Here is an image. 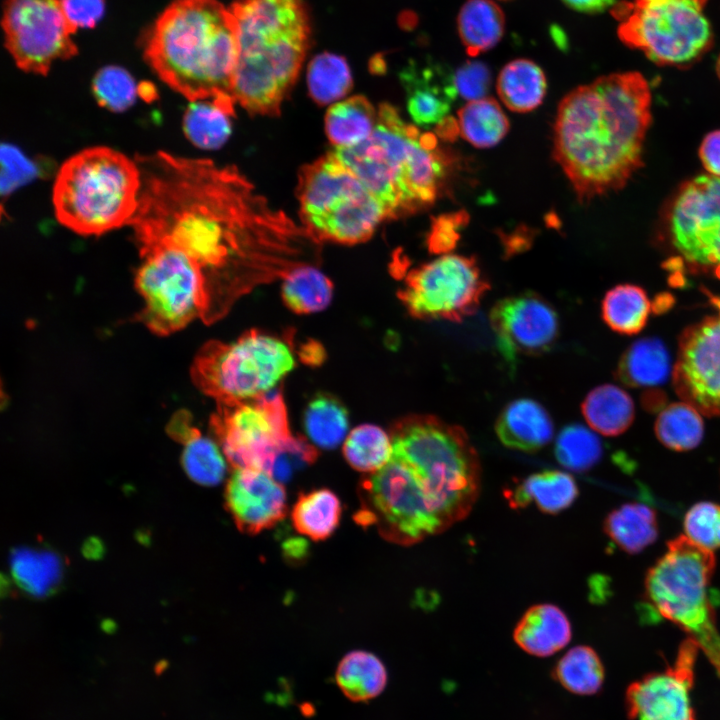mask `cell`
I'll return each mask as SVG.
<instances>
[{
	"mask_svg": "<svg viewBox=\"0 0 720 720\" xmlns=\"http://www.w3.org/2000/svg\"><path fill=\"white\" fill-rule=\"evenodd\" d=\"M491 81L490 69L480 61H467L454 74V84L458 96L467 101L486 97Z\"/></svg>",
	"mask_w": 720,
	"mask_h": 720,
	"instance_id": "cell-48",
	"label": "cell"
},
{
	"mask_svg": "<svg viewBox=\"0 0 720 720\" xmlns=\"http://www.w3.org/2000/svg\"><path fill=\"white\" fill-rule=\"evenodd\" d=\"M335 680L348 699L366 702L384 691L388 674L384 663L376 655L364 650H353L338 663Z\"/></svg>",
	"mask_w": 720,
	"mask_h": 720,
	"instance_id": "cell-33",
	"label": "cell"
},
{
	"mask_svg": "<svg viewBox=\"0 0 720 720\" xmlns=\"http://www.w3.org/2000/svg\"><path fill=\"white\" fill-rule=\"evenodd\" d=\"M574 478L566 472L549 470L532 474L504 492L509 505L514 509L534 503L548 514H557L567 509L578 496Z\"/></svg>",
	"mask_w": 720,
	"mask_h": 720,
	"instance_id": "cell-26",
	"label": "cell"
},
{
	"mask_svg": "<svg viewBox=\"0 0 720 720\" xmlns=\"http://www.w3.org/2000/svg\"><path fill=\"white\" fill-rule=\"evenodd\" d=\"M63 561L54 551L18 547L10 555V569L16 584L34 597L54 593L63 576Z\"/></svg>",
	"mask_w": 720,
	"mask_h": 720,
	"instance_id": "cell-28",
	"label": "cell"
},
{
	"mask_svg": "<svg viewBox=\"0 0 720 720\" xmlns=\"http://www.w3.org/2000/svg\"><path fill=\"white\" fill-rule=\"evenodd\" d=\"M667 547L647 573L646 600L658 615L687 632L720 672V633L708 593L716 565L713 551L683 535Z\"/></svg>",
	"mask_w": 720,
	"mask_h": 720,
	"instance_id": "cell-8",
	"label": "cell"
},
{
	"mask_svg": "<svg viewBox=\"0 0 720 720\" xmlns=\"http://www.w3.org/2000/svg\"><path fill=\"white\" fill-rule=\"evenodd\" d=\"M457 28L468 55L477 56L501 40L505 17L492 0H467L459 11Z\"/></svg>",
	"mask_w": 720,
	"mask_h": 720,
	"instance_id": "cell-34",
	"label": "cell"
},
{
	"mask_svg": "<svg viewBox=\"0 0 720 720\" xmlns=\"http://www.w3.org/2000/svg\"><path fill=\"white\" fill-rule=\"evenodd\" d=\"M716 72H717V75H718V77H719V79H720V55H719V57H718L717 64H716Z\"/></svg>",
	"mask_w": 720,
	"mask_h": 720,
	"instance_id": "cell-55",
	"label": "cell"
},
{
	"mask_svg": "<svg viewBox=\"0 0 720 720\" xmlns=\"http://www.w3.org/2000/svg\"><path fill=\"white\" fill-rule=\"evenodd\" d=\"M699 158L708 174L720 177V129L711 131L703 138Z\"/></svg>",
	"mask_w": 720,
	"mask_h": 720,
	"instance_id": "cell-51",
	"label": "cell"
},
{
	"mask_svg": "<svg viewBox=\"0 0 720 720\" xmlns=\"http://www.w3.org/2000/svg\"><path fill=\"white\" fill-rule=\"evenodd\" d=\"M496 89L502 103L518 113L536 109L546 94L547 82L542 69L528 59H515L500 71Z\"/></svg>",
	"mask_w": 720,
	"mask_h": 720,
	"instance_id": "cell-32",
	"label": "cell"
},
{
	"mask_svg": "<svg viewBox=\"0 0 720 720\" xmlns=\"http://www.w3.org/2000/svg\"><path fill=\"white\" fill-rule=\"evenodd\" d=\"M709 0H632L618 2L612 15L618 36L661 66L688 68L713 44L704 9Z\"/></svg>",
	"mask_w": 720,
	"mask_h": 720,
	"instance_id": "cell-11",
	"label": "cell"
},
{
	"mask_svg": "<svg viewBox=\"0 0 720 720\" xmlns=\"http://www.w3.org/2000/svg\"><path fill=\"white\" fill-rule=\"evenodd\" d=\"M2 28L5 46L25 72L47 75L57 60L78 53L60 0H5Z\"/></svg>",
	"mask_w": 720,
	"mask_h": 720,
	"instance_id": "cell-17",
	"label": "cell"
},
{
	"mask_svg": "<svg viewBox=\"0 0 720 720\" xmlns=\"http://www.w3.org/2000/svg\"><path fill=\"white\" fill-rule=\"evenodd\" d=\"M294 365L285 342L252 330L232 343H207L191 374L195 385L217 403L234 404L267 393Z\"/></svg>",
	"mask_w": 720,
	"mask_h": 720,
	"instance_id": "cell-12",
	"label": "cell"
},
{
	"mask_svg": "<svg viewBox=\"0 0 720 720\" xmlns=\"http://www.w3.org/2000/svg\"><path fill=\"white\" fill-rule=\"evenodd\" d=\"M495 431L504 446L532 453L551 441L554 425L549 413L537 401L517 399L503 408Z\"/></svg>",
	"mask_w": 720,
	"mask_h": 720,
	"instance_id": "cell-23",
	"label": "cell"
},
{
	"mask_svg": "<svg viewBox=\"0 0 720 720\" xmlns=\"http://www.w3.org/2000/svg\"><path fill=\"white\" fill-rule=\"evenodd\" d=\"M236 100L232 96L193 101L183 118L185 136L202 149H217L232 132Z\"/></svg>",
	"mask_w": 720,
	"mask_h": 720,
	"instance_id": "cell-27",
	"label": "cell"
},
{
	"mask_svg": "<svg viewBox=\"0 0 720 720\" xmlns=\"http://www.w3.org/2000/svg\"><path fill=\"white\" fill-rule=\"evenodd\" d=\"M656 240L672 277L720 280V177L707 173L682 182L661 208Z\"/></svg>",
	"mask_w": 720,
	"mask_h": 720,
	"instance_id": "cell-10",
	"label": "cell"
},
{
	"mask_svg": "<svg viewBox=\"0 0 720 720\" xmlns=\"http://www.w3.org/2000/svg\"><path fill=\"white\" fill-rule=\"evenodd\" d=\"M103 552L102 544L97 539H89L84 545V553L89 558H97Z\"/></svg>",
	"mask_w": 720,
	"mask_h": 720,
	"instance_id": "cell-54",
	"label": "cell"
},
{
	"mask_svg": "<svg viewBox=\"0 0 720 720\" xmlns=\"http://www.w3.org/2000/svg\"><path fill=\"white\" fill-rule=\"evenodd\" d=\"M352 82L348 63L339 55L321 53L309 63L308 91L317 104L325 105L340 101L351 90Z\"/></svg>",
	"mask_w": 720,
	"mask_h": 720,
	"instance_id": "cell-42",
	"label": "cell"
},
{
	"mask_svg": "<svg viewBox=\"0 0 720 720\" xmlns=\"http://www.w3.org/2000/svg\"><path fill=\"white\" fill-rule=\"evenodd\" d=\"M358 492L354 520L389 542L409 546L446 530L412 470L398 459L365 477Z\"/></svg>",
	"mask_w": 720,
	"mask_h": 720,
	"instance_id": "cell-14",
	"label": "cell"
},
{
	"mask_svg": "<svg viewBox=\"0 0 720 720\" xmlns=\"http://www.w3.org/2000/svg\"><path fill=\"white\" fill-rule=\"evenodd\" d=\"M686 536L702 548H720V506L712 502L693 505L685 515Z\"/></svg>",
	"mask_w": 720,
	"mask_h": 720,
	"instance_id": "cell-47",
	"label": "cell"
},
{
	"mask_svg": "<svg viewBox=\"0 0 720 720\" xmlns=\"http://www.w3.org/2000/svg\"><path fill=\"white\" fill-rule=\"evenodd\" d=\"M700 647L685 639L672 666L631 683L625 694L630 720H696L690 692Z\"/></svg>",
	"mask_w": 720,
	"mask_h": 720,
	"instance_id": "cell-19",
	"label": "cell"
},
{
	"mask_svg": "<svg viewBox=\"0 0 720 720\" xmlns=\"http://www.w3.org/2000/svg\"><path fill=\"white\" fill-rule=\"evenodd\" d=\"M332 294V282L312 266L298 265L284 274L282 298L296 313L307 314L323 310L330 303Z\"/></svg>",
	"mask_w": 720,
	"mask_h": 720,
	"instance_id": "cell-39",
	"label": "cell"
},
{
	"mask_svg": "<svg viewBox=\"0 0 720 720\" xmlns=\"http://www.w3.org/2000/svg\"><path fill=\"white\" fill-rule=\"evenodd\" d=\"M2 166L6 171L2 176L3 193L12 192L36 173V167L11 145L2 147Z\"/></svg>",
	"mask_w": 720,
	"mask_h": 720,
	"instance_id": "cell-49",
	"label": "cell"
},
{
	"mask_svg": "<svg viewBox=\"0 0 720 720\" xmlns=\"http://www.w3.org/2000/svg\"><path fill=\"white\" fill-rule=\"evenodd\" d=\"M581 411L588 425L604 436L624 433L635 417L633 399L613 384L600 385L591 390L582 402Z\"/></svg>",
	"mask_w": 720,
	"mask_h": 720,
	"instance_id": "cell-31",
	"label": "cell"
},
{
	"mask_svg": "<svg viewBox=\"0 0 720 720\" xmlns=\"http://www.w3.org/2000/svg\"><path fill=\"white\" fill-rule=\"evenodd\" d=\"M63 11L70 24L77 30L92 28L102 18L105 10L104 0H60Z\"/></svg>",
	"mask_w": 720,
	"mask_h": 720,
	"instance_id": "cell-50",
	"label": "cell"
},
{
	"mask_svg": "<svg viewBox=\"0 0 720 720\" xmlns=\"http://www.w3.org/2000/svg\"><path fill=\"white\" fill-rule=\"evenodd\" d=\"M238 58L232 95L248 112L275 115L310 45L305 0H234Z\"/></svg>",
	"mask_w": 720,
	"mask_h": 720,
	"instance_id": "cell-5",
	"label": "cell"
},
{
	"mask_svg": "<svg viewBox=\"0 0 720 720\" xmlns=\"http://www.w3.org/2000/svg\"><path fill=\"white\" fill-rule=\"evenodd\" d=\"M322 354L323 351L317 344H308L305 348L303 347L301 351L302 359L310 363H319L322 359Z\"/></svg>",
	"mask_w": 720,
	"mask_h": 720,
	"instance_id": "cell-53",
	"label": "cell"
},
{
	"mask_svg": "<svg viewBox=\"0 0 720 720\" xmlns=\"http://www.w3.org/2000/svg\"><path fill=\"white\" fill-rule=\"evenodd\" d=\"M489 289L473 257L443 254L412 269L398 297L415 318L461 322L475 313Z\"/></svg>",
	"mask_w": 720,
	"mask_h": 720,
	"instance_id": "cell-16",
	"label": "cell"
},
{
	"mask_svg": "<svg viewBox=\"0 0 720 720\" xmlns=\"http://www.w3.org/2000/svg\"><path fill=\"white\" fill-rule=\"evenodd\" d=\"M377 120L378 110L365 97L357 95L329 107L325 130L335 148H350L370 137Z\"/></svg>",
	"mask_w": 720,
	"mask_h": 720,
	"instance_id": "cell-30",
	"label": "cell"
},
{
	"mask_svg": "<svg viewBox=\"0 0 720 720\" xmlns=\"http://www.w3.org/2000/svg\"><path fill=\"white\" fill-rule=\"evenodd\" d=\"M211 426L234 469L270 474L277 456L293 440L281 393L263 394L234 404L218 403Z\"/></svg>",
	"mask_w": 720,
	"mask_h": 720,
	"instance_id": "cell-15",
	"label": "cell"
},
{
	"mask_svg": "<svg viewBox=\"0 0 720 720\" xmlns=\"http://www.w3.org/2000/svg\"><path fill=\"white\" fill-rule=\"evenodd\" d=\"M140 188L135 160L110 147H89L68 158L57 172L55 216L77 234L101 235L129 224Z\"/></svg>",
	"mask_w": 720,
	"mask_h": 720,
	"instance_id": "cell-7",
	"label": "cell"
},
{
	"mask_svg": "<svg viewBox=\"0 0 720 720\" xmlns=\"http://www.w3.org/2000/svg\"><path fill=\"white\" fill-rule=\"evenodd\" d=\"M490 325L499 352L513 364L521 356H536L551 349L559 332L553 306L542 296L524 292L496 302Z\"/></svg>",
	"mask_w": 720,
	"mask_h": 720,
	"instance_id": "cell-20",
	"label": "cell"
},
{
	"mask_svg": "<svg viewBox=\"0 0 720 720\" xmlns=\"http://www.w3.org/2000/svg\"><path fill=\"white\" fill-rule=\"evenodd\" d=\"M571 637L568 617L558 606L549 603L528 608L513 630L515 643L537 657L555 654L570 642Z\"/></svg>",
	"mask_w": 720,
	"mask_h": 720,
	"instance_id": "cell-24",
	"label": "cell"
},
{
	"mask_svg": "<svg viewBox=\"0 0 720 720\" xmlns=\"http://www.w3.org/2000/svg\"><path fill=\"white\" fill-rule=\"evenodd\" d=\"M391 439L392 458L412 470L446 530L463 520L481 482L479 457L465 430L432 415H416L400 420Z\"/></svg>",
	"mask_w": 720,
	"mask_h": 720,
	"instance_id": "cell-6",
	"label": "cell"
},
{
	"mask_svg": "<svg viewBox=\"0 0 720 720\" xmlns=\"http://www.w3.org/2000/svg\"><path fill=\"white\" fill-rule=\"evenodd\" d=\"M605 670L596 651L586 645L568 650L555 664L552 677L563 688L577 695L597 693L604 682Z\"/></svg>",
	"mask_w": 720,
	"mask_h": 720,
	"instance_id": "cell-40",
	"label": "cell"
},
{
	"mask_svg": "<svg viewBox=\"0 0 720 720\" xmlns=\"http://www.w3.org/2000/svg\"><path fill=\"white\" fill-rule=\"evenodd\" d=\"M343 454L355 470L376 472L392 459V439L380 427L363 424L354 428L347 436Z\"/></svg>",
	"mask_w": 720,
	"mask_h": 720,
	"instance_id": "cell-44",
	"label": "cell"
},
{
	"mask_svg": "<svg viewBox=\"0 0 720 720\" xmlns=\"http://www.w3.org/2000/svg\"><path fill=\"white\" fill-rule=\"evenodd\" d=\"M652 95L639 72L612 73L559 103L553 158L579 202L622 189L642 166Z\"/></svg>",
	"mask_w": 720,
	"mask_h": 720,
	"instance_id": "cell-2",
	"label": "cell"
},
{
	"mask_svg": "<svg viewBox=\"0 0 720 720\" xmlns=\"http://www.w3.org/2000/svg\"><path fill=\"white\" fill-rule=\"evenodd\" d=\"M135 284L145 301L136 316L152 332L168 335L201 317L208 321L209 294L199 265L182 250L157 246L140 252Z\"/></svg>",
	"mask_w": 720,
	"mask_h": 720,
	"instance_id": "cell-13",
	"label": "cell"
},
{
	"mask_svg": "<svg viewBox=\"0 0 720 720\" xmlns=\"http://www.w3.org/2000/svg\"><path fill=\"white\" fill-rule=\"evenodd\" d=\"M342 505L327 488L302 493L295 502L291 519L294 528L314 541L327 539L339 525Z\"/></svg>",
	"mask_w": 720,
	"mask_h": 720,
	"instance_id": "cell-37",
	"label": "cell"
},
{
	"mask_svg": "<svg viewBox=\"0 0 720 720\" xmlns=\"http://www.w3.org/2000/svg\"><path fill=\"white\" fill-rule=\"evenodd\" d=\"M652 304L645 290L633 284H621L608 290L601 304L604 322L613 331L634 335L646 325Z\"/></svg>",
	"mask_w": 720,
	"mask_h": 720,
	"instance_id": "cell-38",
	"label": "cell"
},
{
	"mask_svg": "<svg viewBox=\"0 0 720 720\" xmlns=\"http://www.w3.org/2000/svg\"><path fill=\"white\" fill-rule=\"evenodd\" d=\"M603 527L609 538L630 554L641 552L658 536L656 512L641 503H628L613 510Z\"/></svg>",
	"mask_w": 720,
	"mask_h": 720,
	"instance_id": "cell-35",
	"label": "cell"
},
{
	"mask_svg": "<svg viewBox=\"0 0 720 720\" xmlns=\"http://www.w3.org/2000/svg\"><path fill=\"white\" fill-rule=\"evenodd\" d=\"M671 371L670 356L663 342L655 337L642 338L623 353L617 378L630 387H651L664 383Z\"/></svg>",
	"mask_w": 720,
	"mask_h": 720,
	"instance_id": "cell-29",
	"label": "cell"
},
{
	"mask_svg": "<svg viewBox=\"0 0 720 720\" xmlns=\"http://www.w3.org/2000/svg\"><path fill=\"white\" fill-rule=\"evenodd\" d=\"M92 91L100 106L112 112H123L134 104L138 88L129 72L108 65L96 73Z\"/></svg>",
	"mask_w": 720,
	"mask_h": 720,
	"instance_id": "cell-46",
	"label": "cell"
},
{
	"mask_svg": "<svg viewBox=\"0 0 720 720\" xmlns=\"http://www.w3.org/2000/svg\"><path fill=\"white\" fill-rule=\"evenodd\" d=\"M701 413L692 405L681 401L662 409L655 421V434L667 448L688 451L696 448L704 435Z\"/></svg>",
	"mask_w": 720,
	"mask_h": 720,
	"instance_id": "cell-41",
	"label": "cell"
},
{
	"mask_svg": "<svg viewBox=\"0 0 720 720\" xmlns=\"http://www.w3.org/2000/svg\"><path fill=\"white\" fill-rule=\"evenodd\" d=\"M348 413L335 398L318 395L304 413V428L310 440L318 447L332 449L344 439L348 430Z\"/></svg>",
	"mask_w": 720,
	"mask_h": 720,
	"instance_id": "cell-43",
	"label": "cell"
},
{
	"mask_svg": "<svg viewBox=\"0 0 720 720\" xmlns=\"http://www.w3.org/2000/svg\"><path fill=\"white\" fill-rule=\"evenodd\" d=\"M568 7L583 13H599L615 5L617 0H562Z\"/></svg>",
	"mask_w": 720,
	"mask_h": 720,
	"instance_id": "cell-52",
	"label": "cell"
},
{
	"mask_svg": "<svg viewBox=\"0 0 720 720\" xmlns=\"http://www.w3.org/2000/svg\"><path fill=\"white\" fill-rule=\"evenodd\" d=\"M407 110L415 124L435 128L448 118L458 96L454 75L437 63L409 64L400 73Z\"/></svg>",
	"mask_w": 720,
	"mask_h": 720,
	"instance_id": "cell-22",
	"label": "cell"
},
{
	"mask_svg": "<svg viewBox=\"0 0 720 720\" xmlns=\"http://www.w3.org/2000/svg\"><path fill=\"white\" fill-rule=\"evenodd\" d=\"M146 62L190 102L232 96L238 58L230 8L218 0H175L143 39Z\"/></svg>",
	"mask_w": 720,
	"mask_h": 720,
	"instance_id": "cell-3",
	"label": "cell"
},
{
	"mask_svg": "<svg viewBox=\"0 0 720 720\" xmlns=\"http://www.w3.org/2000/svg\"><path fill=\"white\" fill-rule=\"evenodd\" d=\"M297 194L304 231L315 240L360 243L389 218L382 203L332 152L302 169Z\"/></svg>",
	"mask_w": 720,
	"mask_h": 720,
	"instance_id": "cell-9",
	"label": "cell"
},
{
	"mask_svg": "<svg viewBox=\"0 0 720 720\" xmlns=\"http://www.w3.org/2000/svg\"><path fill=\"white\" fill-rule=\"evenodd\" d=\"M708 298L715 312L682 332L672 376L682 401L714 417L720 416V297Z\"/></svg>",
	"mask_w": 720,
	"mask_h": 720,
	"instance_id": "cell-18",
	"label": "cell"
},
{
	"mask_svg": "<svg viewBox=\"0 0 720 720\" xmlns=\"http://www.w3.org/2000/svg\"><path fill=\"white\" fill-rule=\"evenodd\" d=\"M141 188L129 222L140 252L178 248L201 268L208 323L224 313L255 252L287 250L298 229L254 193L234 168L164 151L137 154Z\"/></svg>",
	"mask_w": 720,
	"mask_h": 720,
	"instance_id": "cell-1",
	"label": "cell"
},
{
	"mask_svg": "<svg viewBox=\"0 0 720 720\" xmlns=\"http://www.w3.org/2000/svg\"><path fill=\"white\" fill-rule=\"evenodd\" d=\"M458 132L477 148H490L508 133L510 124L499 103L491 97L468 101L457 111Z\"/></svg>",
	"mask_w": 720,
	"mask_h": 720,
	"instance_id": "cell-36",
	"label": "cell"
},
{
	"mask_svg": "<svg viewBox=\"0 0 720 720\" xmlns=\"http://www.w3.org/2000/svg\"><path fill=\"white\" fill-rule=\"evenodd\" d=\"M602 450L599 437L580 424L565 426L554 445L557 461L574 472H584L592 468L600 460Z\"/></svg>",
	"mask_w": 720,
	"mask_h": 720,
	"instance_id": "cell-45",
	"label": "cell"
},
{
	"mask_svg": "<svg viewBox=\"0 0 720 720\" xmlns=\"http://www.w3.org/2000/svg\"><path fill=\"white\" fill-rule=\"evenodd\" d=\"M332 153L382 203L389 218L434 204L452 163L434 134L405 122L389 104L379 106L377 124L368 139L354 147L334 148Z\"/></svg>",
	"mask_w": 720,
	"mask_h": 720,
	"instance_id": "cell-4",
	"label": "cell"
},
{
	"mask_svg": "<svg viewBox=\"0 0 720 720\" xmlns=\"http://www.w3.org/2000/svg\"><path fill=\"white\" fill-rule=\"evenodd\" d=\"M168 433L183 443L182 464L194 482L215 486L223 480L226 464L218 446L191 424V417L186 411H179L171 419Z\"/></svg>",
	"mask_w": 720,
	"mask_h": 720,
	"instance_id": "cell-25",
	"label": "cell"
},
{
	"mask_svg": "<svg viewBox=\"0 0 720 720\" xmlns=\"http://www.w3.org/2000/svg\"><path fill=\"white\" fill-rule=\"evenodd\" d=\"M225 504L237 528L249 535L272 528L287 511L284 487L256 469H235L226 485Z\"/></svg>",
	"mask_w": 720,
	"mask_h": 720,
	"instance_id": "cell-21",
	"label": "cell"
}]
</instances>
